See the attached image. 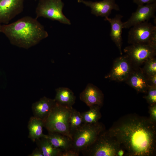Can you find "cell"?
I'll return each instance as SVG.
<instances>
[{"label":"cell","mask_w":156,"mask_h":156,"mask_svg":"<svg viewBox=\"0 0 156 156\" xmlns=\"http://www.w3.org/2000/svg\"><path fill=\"white\" fill-rule=\"evenodd\" d=\"M156 125L135 114L125 115L108 131L129 156H154L156 153Z\"/></svg>","instance_id":"obj_1"},{"label":"cell","mask_w":156,"mask_h":156,"mask_svg":"<svg viewBox=\"0 0 156 156\" xmlns=\"http://www.w3.org/2000/svg\"><path fill=\"white\" fill-rule=\"evenodd\" d=\"M0 32L4 34L12 44L25 49L36 45L48 36L37 19L29 16L10 24L1 25Z\"/></svg>","instance_id":"obj_2"},{"label":"cell","mask_w":156,"mask_h":156,"mask_svg":"<svg viewBox=\"0 0 156 156\" xmlns=\"http://www.w3.org/2000/svg\"><path fill=\"white\" fill-rule=\"evenodd\" d=\"M72 107L64 106L56 102L44 121V127L48 132L60 133L72 139L70 133L69 120Z\"/></svg>","instance_id":"obj_3"},{"label":"cell","mask_w":156,"mask_h":156,"mask_svg":"<svg viewBox=\"0 0 156 156\" xmlns=\"http://www.w3.org/2000/svg\"><path fill=\"white\" fill-rule=\"evenodd\" d=\"M105 130L104 125L99 122L83 124L72 136V149L79 153L81 152L92 144Z\"/></svg>","instance_id":"obj_4"},{"label":"cell","mask_w":156,"mask_h":156,"mask_svg":"<svg viewBox=\"0 0 156 156\" xmlns=\"http://www.w3.org/2000/svg\"><path fill=\"white\" fill-rule=\"evenodd\" d=\"M122 147L117 140L106 130L95 141L81 152L84 156H117Z\"/></svg>","instance_id":"obj_5"},{"label":"cell","mask_w":156,"mask_h":156,"mask_svg":"<svg viewBox=\"0 0 156 156\" xmlns=\"http://www.w3.org/2000/svg\"><path fill=\"white\" fill-rule=\"evenodd\" d=\"M64 5L62 0H40L36 10V18L43 17L70 25V21L63 13Z\"/></svg>","instance_id":"obj_6"},{"label":"cell","mask_w":156,"mask_h":156,"mask_svg":"<svg viewBox=\"0 0 156 156\" xmlns=\"http://www.w3.org/2000/svg\"><path fill=\"white\" fill-rule=\"evenodd\" d=\"M133 67H139L149 59L155 57L156 49L148 44H131L124 49Z\"/></svg>","instance_id":"obj_7"},{"label":"cell","mask_w":156,"mask_h":156,"mask_svg":"<svg viewBox=\"0 0 156 156\" xmlns=\"http://www.w3.org/2000/svg\"><path fill=\"white\" fill-rule=\"evenodd\" d=\"M156 31V26L145 21L132 27L128 33V42L131 44L149 45L152 35Z\"/></svg>","instance_id":"obj_8"},{"label":"cell","mask_w":156,"mask_h":156,"mask_svg":"<svg viewBox=\"0 0 156 156\" xmlns=\"http://www.w3.org/2000/svg\"><path fill=\"white\" fill-rule=\"evenodd\" d=\"M133 67L130 60L125 54L114 60L111 70L105 78L117 82L125 81Z\"/></svg>","instance_id":"obj_9"},{"label":"cell","mask_w":156,"mask_h":156,"mask_svg":"<svg viewBox=\"0 0 156 156\" xmlns=\"http://www.w3.org/2000/svg\"><path fill=\"white\" fill-rule=\"evenodd\" d=\"M156 3L139 5L136 11L133 12L130 18L123 22V27L129 28L137 24L148 21L155 17Z\"/></svg>","instance_id":"obj_10"},{"label":"cell","mask_w":156,"mask_h":156,"mask_svg":"<svg viewBox=\"0 0 156 156\" xmlns=\"http://www.w3.org/2000/svg\"><path fill=\"white\" fill-rule=\"evenodd\" d=\"M24 0H0V25L9 22L23 11Z\"/></svg>","instance_id":"obj_11"},{"label":"cell","mask_w":156,"mask_h":156,"mask_svg":"<svg viewBox=\"0 0 156 156\" xmlns=\"http://www.w3.org/2000/svg\"><path fill=\"white\" fill-rule=\"evenodd\" d=\"M78 2L90 7L91 13L97 16L104 17L105 18L108 17L112 10L116 11L120 10L119 6L115 3V0H103L94 2L78 0Z\"/></svg>","instance_id":"obj_12"},{"label":"cell","mask_w":156,"mask_h":156,"mask_svg":"<svg viewBox=\"0 0 156 156\" xmlns=\"http://www.w3.org/2000/svg\"><path fill=\"white\" fill-rule=\"evenodd\" d=\"M125 81L138 92L146 93L149 87L146 76L140 67H133Z\"/></svg>","instance_id":"obj_13"},{"label":"cell","mask_w":156,"mask_h":156,"mask_svg":"<svg viewBox=\"0 0 156 156\" xmlns=\"http://www.w3.org/2000/svg\"><path fill=\"white\" fill-rule=\"evenodd\" d=\"M80 99L89 107L98 105L102 107L103 104L104 95L102 91L93 84L89 83L81 93Z\"/></svg>","instance_id":"obj_14"},{"label":"cell","mask_w":156,"mask_h":156,"mask_svg":"<svg viewBox=\"0 0 156 156\" xmlns=\"http://www.w3.org/2000/svg\"><path fill=\"white\" fill-rule=\"evenodd\" d=\"M123 16L117 14L112 18H105V20L107 21L111 26L110 36L111 40L117 47L121 55L122 54V34L123 27V22L121 21Z\"/></svg>","instance_id":"obj_15"},{"label":"cell","mask_w":156,"mask_h":156,"mask_svg":"<svg viewBox=\"0 0 156 156\" xmlns=\"http://www.w3.org/2000/svg\"><path fill=\"white\" fill-rule=\"evenodd\" d=\"M56 102L45 96L34 103L31 108L34 116L44 121L55 106Z\"/></svg>","instance_id":"obj_16"},{"label":"cell","mask_w":156,"mask_h":156,"mask_svg":"<svg viewBox=\"0 0 156 156\" xmlns=\"http://www.w3.org/2000/svg\"><path fill=\"white\" fill-rule=\"evenodd\" d=\"M45 137L54 147L62 151L72 148V139L66 135L58 133L48 132Z\"/></svg>","instance_id":"obj_17"},{"label":"cell","mask_w":156,"mask_h":156,"mask_svg":"<svg viewBox=\"0 0 156 156\" xmlns=\"http://www.w3.org/2000/svg\"><path fill=\"white\" fill-rule=\"evenodd\" d=\"M55 100L58 104L66 107H72L75 102L76 97L70 89L60 87L55 89Z\"/></svg>","instance_id":"obj_18"},{"label":"cell","mask_w":156,"mask_h":156,"mask_svg":"<svg viewBox=\"0 0 156 156\" xmlns=\"http://www.w3.org/2000/svg\"><path fill=\"white\" fill-rule=\"evenodd\" d=\"M43 127H44L43 120L34 116L31 117L28 124V138L34 142L36 139L45 137L46 135L43 133Z\"/></svg>","instance_id":"obj_19"},{"label":"cell","mask_w":156,"mask_h":156,"mask_svg":"<svg viewBox=\"0 0 156 156\" xmlns=\"http://www.w3.org/2000/svg\"><path fill=\"white\" fill-rule=\"evenodd\" d=\"M35 142L43 156H60L62 151L54 147L45 136L36 139Z\"/></svg>","instance_id":"obj_20"},{"label":"cell","mask_w":156,"mask_h":156,"mask_svg":"<svg viewBox=\"0 0 156 156\" xmlns=\"http://www.w3.org/2000/svg\"><path fill=\"white\" fill-rule=\"evenodd\" d=\"M101 107L98 105H93L89 107L88 110L81 113L84 124H92L99 122L102 116L100 111Z\"/></svg>","instance_id":"obj_21"},{"label":"cell","mask_w":156,"mask_h":156,"mask_svg":"<svg viewBox=\"0 0 156 156\" xmlns=\"http://www.w3.org/2000/svg\"><path fill=\"white\" fill-rule=\"evenodd\" d=\"M83 124L81 113L72 107L69 120V131L72 138L75 132Z\"/></svg>","instance_id":"obj_22"},{"label":"cell","mask_w":156,"mask_h":156,"mask_svg":"<svg viewBox=\"0 0 156 156\" xmlns=\"http://www.w3.org/2000/svg\"><path fill=\"white\" fill-rule=\"evenodd\" d=\"M144 64L142 69L146 76L156 74V59L155 57L149 59Z\"/></svg>","instance_id":"obj_23"},{"label":"cell","mask_w":156,"mask_h":156,"mask_svg":"<svg viewBox=\"0 0 156 156\" xmlns=\"http://www.w3.org/2000/svg\"><path fill=\"white\" fill-rule=\"evenodd\" d=\"M146 94L143 97L149 105L156 103V86H149Z\"/></svg>","instance_id":"obj_24"},{"label":"cell","mask_w":156,"mask_h":156,"mask_svg":"<svg viewBox=\"0 0 156 156\" xmlns=\"http://www.w3.org/2000/svg\"><path fill=\"white\" fill-rule=\"evenodd\" d=\"M148 108V118L151 122L156 124V103L149 105Z\"/></svg>","instance_id":"obj_25"},{"label":"cell","mask_w":156,"mask_h":156,"mask_svg":"<svg viewBox=\"0 0 156 156\" xmlns=\"http://www.w3.org/2000/svg\"><path fill=\"white\" fill-rule=\"evenodd\" d=\"M79 153L72 148L61 151L60 156H78Z\"/></svg>","instance_id":"obj_26"},{"label":"cell","mask_w":156,"mask_h":156,"mask_svg":"<svg viewBox=\"0 0 156 156\" xmlns=\"http://www.w3.org/2000/svg\"><path fill=\"white\" fill-rule=\"evenodd\" d=\"M149 86H156V74L146 76Z\"/></svg>","instance_id":"obj_27"},{"label":"cell","mask_w":156,"mask_h":156,"mask_svg":"<svg viewBox=\"0 0 156 156\" xmlns=\"http://www.w3.org/2000/svg\"><path fill=\"white\" fill-rule=\"evenodd\" d=\"M156 0H133L134 3L139 5H144L145 4H149L156 2Z\"/></svg>","instance_id":"obj_28"},{"label":"cell","mask_w":156,"mask_h":156,"mask_svg":"<svg viewBox=\"0 0 156 156\" xmlns=\"http://www.w3.org/2000/svg\"><path fill=\"white\" fill-rule=\"evenodd\" d=\"M29 156H43L42 151L38 147L33 150L32 153Z\"/></svg>","instance_id":"obj_29"},{"label":"cell","mask_w":156,"mask_h":156,"mask_svg":"<svg viewBox=\"0 0 156 156\" xmlns=\"http://www.w3.org/2000/svg\"><path fill=\"white\" fill-rule=\"evenodd\" d=\"M125 152L122 148H120L117 153V156H122L125 155Z\"/></svg>","instance_id":"obj_30"},{"label":"cell","mask_w":156,"mask_h":156,"mask_svg":"<svg viewBox=\"0 0 156 156\" xmlns=\"http://www.w3.org/2000/svg\"></svg>","instance_id":"obj_31"}]
</instances>
